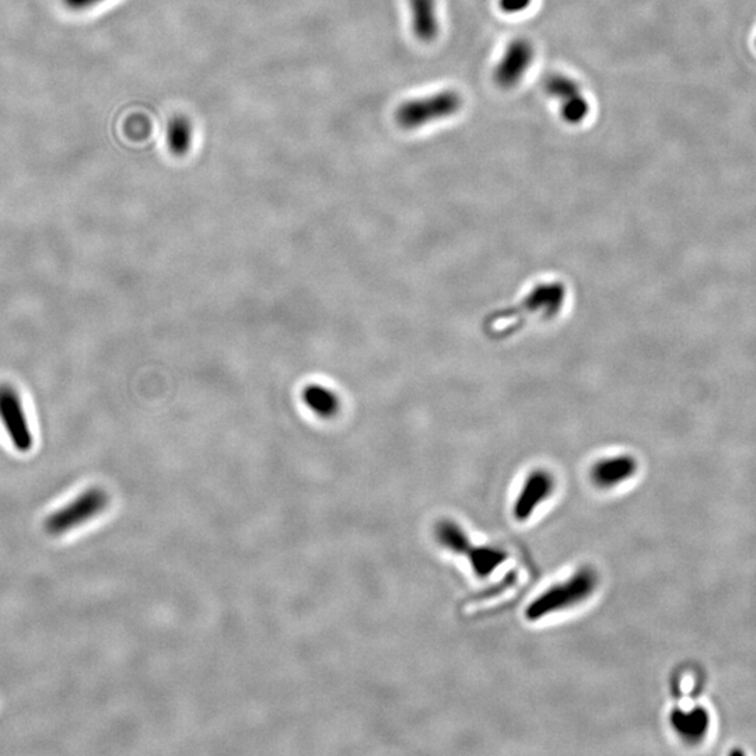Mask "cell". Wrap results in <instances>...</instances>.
<instances>
[{"mask_svg": "<svg viewBox=\"0 0 756 756\" xmlns=\"http://www.w3.org/2000/svg\"><path fill=\"white\" fill-rule=\"evenodd\" d=\"M597 585V573L592 567H582L566 582L552 585L542 594L533 598V601L525 608V617L530 622H537L569 608L577 607L594 594Z\"/></svg>", "mask_w": 756, "mask_h": 756, "instance_id": "1", "label": "cell"}, {"mask_svg": "<svg viewBox=\"0 0 756 756\" xmlns=\"http://www.w3.org/2000/svg\"><path fill=\"white\" fill-rule=\"evenodd\" d=\"M434 533L440 545L468 560L479 579H486L508 559V553L498 546L475 545L453 521H440Z\"/></svg>", "mask_w": 756, "mask_h": 756, "instance_id": "2", "label": "cell"}, {"mask_svg": "<svg viewBox=\"0 0 756 756\" xmlns=\"http://www.w3.org/2000/svg\"><path fill=\"white\" fill-rule=\"evenodd\" d=\"M464 105L461 94L443 90L427 97L414 98L402 103L395 111V121L402 130H419L422 126L453 117Z\"/></svg>", "mask_w": 756, "mask_h": 756, "instance_id": "3", "label": "cell"}, {"mask_svg": "<svg viewBox=\"0 0 756 756\" xmlns=\"http://www.w3.org/2000/svg\"><path fill=\"white\" fill-rule=\"evenodd\" d=\"M110 503L107 491L100 488H91L83 491L80 496L52 513L44 524L49 535H63L73 528L83 525L91 518L103 513Z\"/></svg>", "mask_w": 756, "mask_h": 756, "instance_id": "4", "label": "cell"}, {"mask_svg": "<svg viewBox=\"0 0 756 756\" xmlns=\"http://www.w3.org/2000/svg\"><path fill=\"white\" fill-rule=\"evenodd\" d=\"M543 90L559 104L560 115L569 125H579L590 113V103L577 81L562 73H550L543 79Z\"/></svg>", "mask_w": 756, "mask_h": 756, "instance_id": "5", "label": "cell"}, {"mask_svg": "<svg viewBox=\"0 0 756 756\" xmlns=\"http://www.w3.org/2000/svg\"><path fill=\"white\" fill-rule=\"evenodd\" d=\"M0 422L4 424L14 449L27 453L33 449V434L19 392L12 385L0 384Z\"/></svg>", "mask_w": 756, "mask_h": 756, "instance_id": "6", "label": "cell"}, {"mask_svg": "<svg viewBox=\"0 0 756 756\" xmlns=\"http://www.w3.org/2000/svg\"><path fill=\"white\" fill-rule=\"evenodd\" d=\"M535 58V48L527 38H516L508 44L496 66L493 79L499 88L510 90L520 83Z\"/></svg>", "mask_w": 756, "mask_h": 756, "instance_id": "7", "label": "cell"}, {"mask_svg": "<svg viewBox=\"0 0 756 756\" xmlns=\"http://www.w3.org/2000/svg\"><path fill=\"white\" fill-rule=\"evenodd\" d=\"M555 491L552 475L543 469L531 472L524 481L513 504V516L517 521H525L533 516L541 504L545 503Z\"/></svg>", "mask_w": 756, "mask_h": 756, "instance_id": "8", "label": "cell"}, {"mask_svg": "<svg viewBox=\"0 0 756 756\" xmlns=\"http://www.w3.org/2000/svg\"><path fill=\"white\" fill-rule=\"evenodd\" d=\"M637 462L634 457L615 456L602 458L592 466L590 476L600 488L609 489L621 485L636 474Z\"/></svg>", "mask_w": 756, "mask_h": 756, "instance_id": "9", "label": "cell"}, {"mask_svg": "<svg viewBox=\"0 0 756 756\" xmlns=\"http://www.w3.org/2000/svg\"><path fill=\"white\" fill-rule=\"evenodd\" d=\"M669 723L681 740L688 743H698L708 735L710 716L703 708H692L689 710L674 709L669 714Z\"/></svg>", "mask_w": 756, "mask_h": 756, "instance_id": "10", "label": "cell"}, {"mask_svg": "<svg viewBox=\"0 0 756 756\" xmlns=\"http://www.w3.org/2000/svg\"><path fill=\"white\" fill-rule=\"evenodd\" d=\"M412 31L420 42L430 44L439 37L436 0H409Z\"/></svg>", "mask_w": 756, "mask_h": 756, "instance_id": "11", "label": "cell"}, {"mask_svg": "<svg viewBox=\"0 0 756 756\" xmlns=\"http://www.w3.org/2000/svg\"><path fill=\"white\" fill-rule=\"evenodd\" d=\"M194 123L187 115H175L170 120L165 139L170 152L177 157L187 155L194 145Z\"/></svg>", "mask_w": 756, "mask_h": 756, "instance_id": "12", "label": "cell"}, {"mask_svg": "<svg viewBox=\"0 0 756 756\" xmlns=\"http://www.w3.org/2000/svg\"><path fill=\"white\" fill-rule=\"evenodd\" d=\"M303 401L314 414L321 417H332L340 411V398L330 388L321 384H310L304 388Z\"/></svg>", "mask_w": 756, "mask_h": 756, "instance_id": "13", "label": "cell"}, {"mask_svg": "<svg viewBox=\"0 0 756 756\" xmlns=\"http://www.w3.org/2000/svg\"><path fill=\"white\" fill-rule=\"evenodd\" d=\"M531 0H499V7L506 14L523 13L530 7Z\"/></svg>", "mask_w": 756, "mask_h": 756, "instance_id": "14", "label": "cell"}, {"mask_svg": "<svg viewBox=\"0 0 756 756\" xmlns=\"http://www.w3.org/2000/svg\"><path fill=\"white\" fill-rule=\"evenodd\" d=\"M107 0H62V4L68 10L71 12H86V10L93 9L97 4H104Z\"/></svg>", "mask_w": 756, "mask_h": 756, "instance_id": "15", "label": "cell"}]
</instances>
